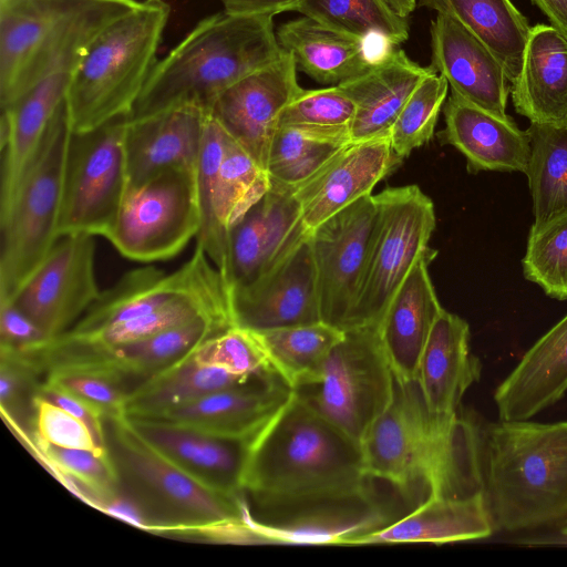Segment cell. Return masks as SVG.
<instances>
[{
	"instance_id": "obj_49",
	"label": "cell",
	"mask_w": 567,
	"mask_h": 567,
	"mask_svg": "<svg viewBox=\"0 0 567 567\" xmlns=\"http://www.w3.org/2000/svg\"><path fill=\"white\" fill-rule=\"evenodd\" d=\"M43 381L73 393L100 409L105 416L124 414L130 391L110 378L90 372L56 371L45 374Z\"/></svg>"
},
{
	"instance_id": "obj_47",
	"label": "cell",
	"mask_w": 567,
	"mask_h": 567,
	"mask_svg": "<svg viewBox=\"0 0 567 567\" xmlns=\"http://www.w3.org/2000/svg\"><path fill=\"white\" fill-rule=\"evenodd\" d=\"M354 104L338 86L302 91L284 109L278 126L306 125L321 128H348L354 117Z\"/></svg>"
},
{
	"instance_id": "obj_22",
	"label": "cell",
	"mask_w": 567,
	"mask_h": 567,
	"mask_svg": "<svg viewBox=\"0 0 567 567\" xmlns=\"http://www.w3.org/2000/svg\"><path fill=\"white\" fill-rule=\"evenodd\" d=\"M402 161L391 148L390 136L351 142L311 178L293 188L308 233L360 198Z\"/></svg>"
},
{
	"instance_id": "obj_26",
	"label": "cell",
	"mask_w": 567,
	"mask_h": 567,
	"mask_svg": "<svg viewBox=\"0 0 567 567\" xmlns=\"http://www.w3.org/2000/svg\"><path fill=\"white\" fill-rule=\"evenodd\" d=\"M445 127L439 133L443 144L460 151L468 173L481 171L526 173L530 135L513 118L498 117L451 92L443 106Z\"/></svg>"
},
{
	"instance_id": "obj_36",
	"label": "cell",
	"mask_w": 567,
	"mask_h": 567,
	"mask_svg": "<svg viewBox=\"0 0 567 567\" xmlns=\"http://www.w3.org/2000/svg\"><path fill=\"white\" fill-rule=\"evenodd\" d=\"M468 28L498 59L513 83L520 73L532 27L511 0H422Z\"/></svg>"
},
{
	"instance_id": "obj_40",
	"label": "cell",
	"mask_w": 567,
	"mask_h": 567,
	"mask_svg": "<svg viewBox=\"0 0 567 567\" xmlns=\"http://www.w3.org/2000/svg\"><path fill=\"white\" fill-rule=\"evenodd\" d=\"M228 134L207 112L200 153L195 168V183L200 214L197 245L221 274H228V236L221 229L216 212L219 169Z\"/></svg>"
},
{
	"instance_id": "obj_45",
	"label": "cell",
	"mask_w": 567,
	"mask_h": 567,
	"mask_svg": "<svg viewBox=\"0 0 567 567\" xmlns=\"http://www.w3.org/2000/svg\"><path fill=\"white\" fill-rule=\"evenodd\" d=\"M0 358L2 415L33 446V398L41 374L18 349L0 347Z\"/></svg>"
},
{
	"instance_id": "obj_8",
	"label": "cell",
	"mask_w": 567,
	"mask_h": 567,
	"mask_svg": "<svg viewBox=\"0 0 567 567\" xmlns=\"http://www.w3.org/2000/svg\"><path fill=\"white\" fill-rule=\"evenodd\" d=\"M66 104L53 116L9 203L0 208V300H11L55 241L68 145Z\"/></svg>"
},
{
	"instance_id": "obj_53",
	"label": "cell",
	"mask_w": 567,
	"mask_h": 567,
	"mask_svg": "<svg viewBox=\"0 0 567 567\" xmlns=\"http://www.w3.org/2000/svg\"><path fill=\"white\" fill-rule=\"evenodd\" d=\"M224 11L231 14L276 16L285 11H295L302 0H219Z\"/></svg>"
},
{
	"instance_id": "obj_11",
	"label": "cell",
	"mask_w": 567,
	"mask_h": 567,
	"mask_svg": "<svg viewBox=\"0 0 567 567\" xmlns=\"http://www.w3.org/2000/svg\"><path fill=\"white\" fill-rule=\"evenodd\" d=\"M374 197L378 221L344 331L378 327L415 262L434 250L429 246L436 225L434 205L417 185L386 187Z\"/></svg>"
},
{
	"instance_id": "obj_48",
	"label": "cell",
	"mask_w": 567,
	"mask_h": 567,
	"mask_svg": "<svg viewBox=\"0 0 567 567\" xmlns=\"http://www.w3.org/2000/svg\"><path fill=\"white\" fill-rule=\"evenodd\" d=\"M33 446L55 445L66 449L90 450L102 456L109 452L101 450L87 426L68 411L34 395L33 398Z\"/></svg>"
},
{
	"instance_id": "obj_12",
	"label": "cell",
	"mask_w": 567,
	"mask_h": 567,
	"mask_svg": "<svg viewBox=\"0 0 567 567\" xmlns=\"http://www.w3.org/2000/svg\"><path fill=\"white\" fill-rule=\"evenodd\" d=\"M127 120L72 132L64 167L59 237H106L128 188L125 136Z\"/></svg>"
},
{
	"instance_id": "obj_50",
	"label": "cell",
	"mask_w": 567,
	"mask_h": 567,
	"mask_svg": "<svg viewBox=\"0 0 567 567\" xmlns=\"http://www.w3.org/2000/svg\"><path fill=\"white\" fill-rule=\"evenodd\" d=\"M34 395L58 405L82 421L90 430L96 445L107 452L104 426L105 414L100 409L45 381L40 383Z\"/></svg>"
},
{
	"instance_id": "obj_24",
	"label": "cell",
	"mask_w": 567,
	"mask_h": 567,
	"mask_svg": "<svg viewBox=\"0 0 567 567\" xmlns=\"http://www.w3.org/2000/svg\"><path fill=\"white\" fill-rule=\"evenodd\" d=\"M147 444L203 485L241 495L254 441L220 437L140 417L125 416Z\"/></svg>"
},
{
	"instance_id": "obj_29",
	"label": "cell",
	"mask_w": 567,
	"mask_h": 567,
	"mask_svg": "<svg viewBox=\"0 0 567 567\" xmlns=\"http://www.w3.org/2000/svg\"><path fill=\"white\" fill-rule=\"evenodd\" d=\"M567 392V315L523 355L494 393L498 420L525 421Z\"/></svg>"
},
{
	"instance_id": "obj_1",
	"label": "cell",
	"mask_w": 567,
	"mask_h": 567,
	"mask_svg": "<svg viewBox=\"0 0 567 567\" xmlns=\"http://www.w3.org/2000/svg\"><path fill=\"white\" fill-rule=\"evenodd\" d=\"M483 425L477 416L432 413L416 380L395 379L386 410L361 441L368 476L409 494L461 498L483 493Z\"/></svg>"
},
{
	"instance_id": "obj_4",
	"label": "cell",
	"mask_w": 567,
	"mask_h": 567,
	"mask_svg": "<svg viewBox=\"0 0 567 567\" xmlns=\"http://www.w3.org/2000/svg\"><path fill=\"white\" fill-rule=\"evenodd\" d=\"M371 478L365 472L360 443L293 393L255 439L244 493L299 496L352 489Z\"/></svg>"
},
{
	"instance_id": "obj_23",
	"label": "cell",
	"mask_w": 567,
	"mask_h": 567,
	"mask_svg": "<svg viewBox=\"0 0 567 567\" xmlns=\"http://www.w3.org/2000/svg\"><path fill=\"white\" fill-rule=\"evenodd\" d=\"M432 64L451 92L498 117L506 113L511 83L494 53L461 21L436 12L431 23Z\"/></svg>"
},
{
	"instance_id": "obj_55",
	"label": "cell",
	"mask_w": 567,
	"mask_h": 567,
	"mask_svg": "<svg viewBox=\"0 0 567 567\" xmlns=\"http://www.w3.org/2000/svg\"><path fill=\"white\" fill-rule=\"evenodd\" d=\"M392 10L403 18H408L415 9L416 0H385Z\"/></svg>"
},
{
	"instance_id": "obj_2",
	"label": "cell",
	"mask_w": 567,
	"mask_h": 567,
	"mask_svg": "<svg viewBox=\"0 0 567 567\" xmlns=\"http://www.w3.org/2000/svg\"><path fill=\"white\" fill-rule=\"evenodd\" d=\"M282 52L271 16H208L157 60L128 121L182 105L208 111L226 89Z\"/></svg>"
},
{
	"instance_id": "obj_18",
	"label": "cell",
	"mask_w": 567,
	"mask_h": 567,
	"mask_svg": "<svg viewBox=\"0 0 567 567\" xmlns=\"http://www.w3.org/2000/svg\"><path fill=\"white\" fill-rule=\"evenodd\" d=\"M221 286L227 287L221 274L196 245L187 262L171 274L146 266L123 275L111 288L101 291L69 332L86 333L138 319L185 296Z\"/></svg>"
},
{
	"instance_id": "obj_51",
	"label": "cell",
	"mask_w": 567,
	"mask_h": 567,
	"mask_svg": "<svg viewBox=\"0 0 567 567\" xmlns=\"http://www.w3.org/2000/svg\"><path fill=\"white\" fill-rule=\"evenodd\" d=\"M47 340L40 328L12 300H0V347L22 349Z\"/></svg>"
},
{
	"instance_id": "obj_17",
	"label": "cell",
	"mask_w": 567,
	"mask_h": 567,
	"mask_svg": "<svg viewBox=\"0 0 567 567\" xmlns=\"http://www.w3.org/2000/svg\"><path fill=\"white\" fill-rule=\"evenodd\" d=\"M297 69L293 56L282 50L275 61L220 93L207 111L265 171L279 116L302 91Z\"/></svg>"
},
{
	"instance_id": "obj_31",
	"label": "cell",
	"mask_w": 567,
	"mask_h": 567,
	"mask_svg": "<svg viewBox=\"0 0 567 567\" xmlns=\"http://www.w3.org/2000/svg\"><path fill=\"white\" fill-rule=\"evenodd\" d=\"M509 93L516 112L530 123L567 125V38L553 25L532 27Z\"/></svg>"
},
{
	"instance_id": "obj_9",
	"label": "cell",
	"mask_w": 567,
	"mask_h": 567,
	"mask_svg": "<svg viewBox=\"0 0 567 567\" xmlns=\"http://www.w3.org/2000/svg\"><path fill=\"white\" fill-rule=\"evenodd\" d=\"M375 478L352 489L299 496H245L250 543L362 545L401 514L374 487Z\"/></svg>"
},
{
	"instance_id": "obj_10",
	"label": "cell",
	"mask_w": 567,
	"mask_h": 567,
	"mask_svg": "<svg viewBox=\"0 0 567 567\" xmlns=\"http://www.w3.org/2000/svg\"><path fill=\"white\" fill-rule=\"evenodd\" d=\"M395 377L378 327L344 331L318 378L293 393L321 417L361 443L392 401Z\"/></svg>"
},
{
	"instance_id": "obj_21",
	"label": "cell",
	"mask_w": 567,
	"mask_h": 567,
	"mask_svg": "<svg viewBox=\"0 0 567 567\" xmlns=\"http://www.w3.org/2000/svg\"><path fill=\"white\" fill-rule=\"evenodd\" d=\"M293 390L276 372L255 377L188 403L140 419L164 422L203 433L254 441L288 403Z\"/></svg>"
},
{
	"instance_id": "obj_34",
	"label": "cell",
	"mask_w": 567,
	"mask_h": 567,
	"mask_svg": "<svg viewBox=\"0 0 567 567\" xmlns=\"http://www.w3.org/2000/svg\"><path fill=\"white\" fill-rule=\"evenodd\" d=\"M282 50L303 73L320 84L338 85L365 72L369 63L362 38L302 17L280 25Z\"/></svg>"
},
{
	"instance_id": "obj_5",
	"label": "cell",
	"mask_w": 567,
	"mask_h": 567,
	"mask_svg": "<svg viewBox=\"0 0 567 567\" xmlns=\"http://www.w3.org/2000/svg\"><path fill=\"white\" fill-rule=\"evenodd\" d=\"M140 0H0V106L72 72L97 35Z\"/></svg>"
},
{
	"instance_id": "obj_42",
	"label": "cell",
	"mask_w": 567,
	"mask_h": 567,
	"mask_svg": "<svg viewBox=\"0 0 567 567\" xmlns=\"http://www.w3.org/2000/svg\"><path fill=\"white\" fill-rule=\"evenodd\" d=\"M269 188L267 172L228 135L219 169L216 202L217 218L228 238L231 227Z\"/></svg>"
},
{
	"instance_id": "obj_44",
	"label": "cell",
	"mask_w": 567,
	"mask_h": 567,
	"mask_svg": "<svg viewBox=\"0 0 567 567\" xmlns=\"http://www.w3.org/2000/svg\"><path fill=\"white\" fill-rule=\"evenodd\" d=\"M522 264L527 280L551 298L567 299V213L532 225Z\"/></svg>"
},
{
	"instance_id": "obj_56",
	"label": "cell",
	"mask_w": 567,
	"mask_h": 567,
	"mask_svg": "<svg viewBox=\"0 0 567 567\" xmlns=\"http://www.w3.org/2000/svg\"><path fill=\"white\" fill-rule=\"evenodd\" d=\"M563 534L567 535V525L560 529Z\"/></svg>"
},
{
	"instance_id": "obj_30",
	"label": "cell",
	"mask_w": 567,
	"mask_h": 567,
	"mask_svg": "<svg viewBox=\"0 0 567 567\" xmlns=\"http://www.w3.org/2000/svg\"><path fill=\"white\" fill-rule=\"evenodd\" d=\"M434 70L412 61L403 50L338 86L354 104L352 142L390 136V131L416 86Z\"/></svg>"
},
{
	"instance_id": "obj_14",
	"label": "cell",
	"mask_w": 567,
	"mask_h": 567,
	"mask_svg": "<svg viewBox=\"0 0 567 567\" xmlns=\"http://www.w3.org/2000/svg\"><path fill=\"white\" fill-rule=\"evenodd\" d=\"M199 228L195 172L168 169L127 189L105 238L123 257L150 262L178 255Z\"/></svg>"
},
{
	"instance_id": "obj_20",
	"label": "cell",
	"mask_w": 567,
	"mask_h": 567,
	"mask_svg": "<svg viewBox=\"0 0 567 567\" xmlns=\"http://www.w3.org/2000/svg\"><path fill=\"white\" fill-rule=\"evenodd\" d=\"M292 188L269 190L236 223L228 238V291L272 271L309 235Z\"/></svg>"
},
{
	"instance_id": "obj_32",
	"label": "cell",
	"mask_w": 567,
	"mask_h": 567,
	"mask_svg": "<svg viewBox=\"0 0 567 567\" xmlns=\"http://www.w3.org/2000/svg\"><path fill=\"white\" fill-rule=\"evenodd\" d=\"M70 75V72L52 74L38 83L12 105L1 109L0 208L4 207L11 199L53 116L64 104Z\"/></svg>"
},
{
	"instance_id": "obj_46",
	"label": "cell",
	"mask_w": 567,
	"mask_h": 567,
	"mask_svg": "<svg viewBox=\"0 0 567 567\" xmlns=\"http://www.w3.org/2000/svg\"><path fill=\"white\" fill-rule=\"evenodd\" d=\"M193 354L199 362L221 367L239 374L275 372L256 334L236 326L208 338L194 349Z\"/></svg>"
},
{
	"instance_id": "obj_33",
	"label": "cell",
	"mask_w": 567,
	"mask_h": 567,
	"mask_svg": "<svg viewBox=\"0 0 567 567\" xmlns=\"http://www.w3.org/2000/svg\"><path fill=\"white\" fill-rule=\"evenodd\" d=\"M493 532L483 493L461 498L427 495L389 526L365 537L362 545L445 544L486 538Z\"/></svg>"
},
{
	"instance_id": "obj_25",
	"label": "cell",
	"mask_w": 567,
	"mask_h": 567,
	"mask_svg": "<svg viewBox=\"0 0 567 567\" xmlns=\"http://www.w3.org/2000/svg\"><path fill=\"white\" fill-rule=\"evenodd\" d=\"M206 117L207 111L182 105L136 121L126 118L128 188L168 169L195 172Z\"/></svg>"
},
{
	"instance_id": "obj_37",
	"label": "cell",
	"mask_w": 567,
	"mask_h": 567,
	"mask_svg": "<svg viewBox=\"0 0 567 567\" xmlns=\"http://www.w3.org/2000/svg\"><path fill=\"white\" fill-rule=\"evenodd\" d=\"M348 128H321L306 125L277 127L268 153L270 184L296 188L351 143Z\"/></svg>"
},
{
	"instance_id": "obj_3",
	"label": "cell",
	"mask_w": 567,
	"mask_h": 567,
	"mask_svg": "<svg viewBox=\"0 0 567 567\" xmlns=\"http://www.w3.org/2000/svg\"><path fill=\"white\" fill-rule=\"evenodd\" d=\"M483 494L495 530L567 525V421L483 425Z\"/></svg>"
},
{
	"instance_id": "obj_27",
	"label": "cell",
	"mask_w": 567,
	"mask_h": 567,
	"mask_svg": "<svg viewBox=\"0 0 567 567\" xmlns=\"http://www.w3.org/2000/svg\"><path fill=\"white\" fill-rule=\"evenodd\" d=\"M436 254L434 249L415 262L378 326L382 347L400 381L416 379L422 351L443 310L429 274Z\"/></svg>"
},
{
	"instance_id": "obj_19",
	"label": "cell",
	"mask_w": 567,
	"mask_h": 567,
	"mask_svg": "<svg viewBox=\"0 0 567 567\" xmlns=\"http://www.w3.org/2000/svg\"><path fill=\"white\" fill-rule=\"evenodd\" d=\"M309 235L268 275L228 291L234 326L266 331L321 321Z\"/></svg>"
},
{
	"instance_id": "obj_13",
	"label": "cell",
	"mask_w": 567,
	"mask_h": 567,
	"mask_svg": "<svg viewBox=\"0 0 567 567\" xmlns=\"http://www.w3.org/2000/svg\"><path fill=\"white\" fill-rule=\"evenodd\" d=\"M231 327L227 320L202 316L152 337L115 346L90 344L63 333L30 347L28 354L44 375L56 371L96 373L131 392L133 381L137 386Z\"/></svg>"
},
{
	"instance_id": "obj_54",
	"label": "cell",
	"mask_w": 567,
	"mask_h": 567,
	"mask_svg": "<svg viewBox=\"0 0 567 567\" xmlns=\"http://www.w3.org/2000/svg\"><path fill=\"white\" fill-rule=\"evenodd\" d=\"M549 19L550 25L567 38V0H532Z\"/></svg>"
},
{
	"instance_id": "obj_41",
	"label": "cell",
	"mask_w": 567,
	"mask_h": 567,
	"mask_svg": "<svg viewBox=\"0 0 567 567\" xmlns=\"http://www.w3.org/2000/svg\"><path fill=\"white\" fill-rule=\"evenodd\" d=\"M295 11L359 38L381 33L394 45L409 38L408 18L395 13L385 0H302Z\"/></svg>"
},
{
	"instance_id": "obj_15",
	"label": "cell",
	"mask_w": 567,
	"mask_h": 567,
	"mask_svg": "<svg viewBox=\"0 0 567 567\" xmlns=\"http://www.w3.org/2000/svg\"><path fill=\"white\" fill-rule=\"evenodd\" d=\"M95 236H61L11 299L48 340L69 331L101 295L95 277Z\"/></svg>"
},
{
	"instance_id": "obj_39",
	"label": "cell",
	"mask_w": 567,
	"mask_h": 567,
	"mask_svg": "<svg viewBox=\"0 0 567 567\" xmlns=\"http://www.w3.org/2000/svg\"><path fill=\"white\" fill-rule=\"evenodd\" d=\"M530 156L526 175L534 224L540 226L567 213V125L530 123Z\"/></svg>"
},
{
	"instance_id": "obj_35",
	"label": "cell",
	"mask_w": 567,
	"mask_h": 567,
	"mask_svg": "<svg viewBox=\"0 0 567 567\" xmlns=\"http://www.w3.org/2000/svg\"><path fill=\"white\" fill-rule=\"evenodd\" d=\"M193 351L174 365L134 388L126 396L124 415L146 416L213 392L246 384L262 374L245 375L203 363L195 359Z\"/></svg>"
},
{
	"instance_id": "obj_38",
	"label": "cell",
	"mask_w": 567,
	"mask_h": 567,
	"mask_svg": "<svg viewBox=\"0 0 567 567\" xmlns=\"http://www.w3.org/2000/svg\"><path fill=\"white\" fill-rule=\"evenodd\" d=\"M272 370L292 389L312 383L344 331L323 321L252 331Z\"/></svg>"
},
{
	"instance_id": "obj_52",
	"label": "cell",
	"mask_w": 567,
	"mask_h": 567,
	"mask_svg": "<svg viewBox=\"0 0 567 567\" xmlns=\"http://www.w3.org/2000/svg\"><path fill=\"white\" fill-rule=\"evenodd\" d=\"M95 507L124 523L151 532L150 522L141 506L122 491L103 499Z\"/></svg>"
},
{
	"instance_id": "obj_28",
	"label": "cell",
	"mask_w": 567,
	"mask_h": 567,
	"mask_svg": "<svg viewBox=\"0 0 567 567\" xmlns=\"http://www.w3.org/2000/svg\"><path fill=\"white\" fill-rule=\"evenodd\" d=\"M470 326L461 317L443 309L422 351L416 382L427 409L439 415H455L475 382L482 363L470 347Z\"/></svg>"
},
{
	"instance_id": "obj_6",
	"label": "cell",
	"mask_w": 567,
	"mask_h": 567,
	"mask_svg": "<svg viewBox=\"0 0 567 567\" xmlns=\"http://www.w3.org/2000/svg\"><path fill=\"white\" fill-rule=\"evenodd\" d=\"M104 426L121 491L141 506L151 532L239 537L246 526L244 493L226 495L203 485L138 436L124 414L105 416Z\"/></svg>"
},
{
	"instance_id": "obj_43",
	"label": "cell",
	"mask_w": 567,
	"mask_h": 567,
	"mask_svg": "<svg viewBox=\"0 0 567 567\" xmlns=\"http://www.w3.org/2000/svg\"><path fill=\"white\" fill-rule=\"evenodd\" d=\"M449 89L447 81L433 71L405 102L390 131L391 148L402 162L433 137Z\"/></svg>"
},
{
	"instance_id": "obj_7",
	"label": "cell",
	"mask_w": 567,
	"mask_h": 567,
	"mask_svg": "<svg viewBox=\"0 0 567 567\" xmlns=\"http://www.w3.org/2000/svg\"><path fill=\"white\" fill-rule=\"evenodd\" d=\"M169 14L165 0H140L92 42L68 85L72 132L91 131L130 115L157 62Z\"/></svg>"
},
{
	"instance_id": "obj_16",
	"label": "cell",
	"mask_w": 567,
	"mask_h": 567,
	"mask_svg": "<svg viewBox=\"0 0 567 567\" xmlns=\"http://www.w3.org/2000/svg\"><path fill=\"white\" fill-rule=\"evenodd\" d=\"M377 221L378 205L371 194L309 235L321 321L343 331L365 270Z\"/></svg>"
}]
</instances>
